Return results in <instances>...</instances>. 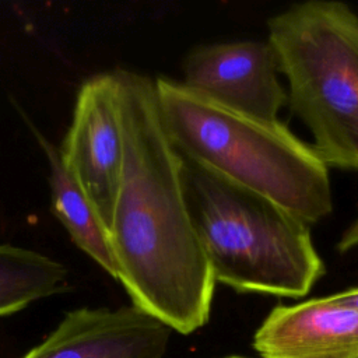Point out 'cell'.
<instances>
[{
  "mask_svg": "<svg viewBox=\"0 0 358 358\" xmlns=\"http://www.w3.org/2000/svg\"><path fill=\"white\" fill-rule=\"evenodd\" d=\"M337 302L348 306V308H352L355 310H358V287H354V288H350V289H345V291H341V292H337V294H333L331 295Z\"/></svg>",
  "mask_w": 358,
  "mask_h": 358,
  "instance_id": "obj_12",
  "label": "cell"
},
{
  "mask_svg": "<svg viewBox=\"0 0 358 358\" xmlns=\"http://www.w3.org/2000/svg\"><path fill=\"white\" fill-rule=\"evenodd\" d=\"M337 250L340 253H348L352 250H358V215L341 234V236L337 242Z\"/></svg>",
  "mask_w": 358,
  "mask_h": 358,
  "instance_id": "obj_11",
  "label": "cell"
},
{
  "mask_svg": "<svg viewBox=\"0 0 358 358\" xmlns=\"http://www.w3.org/2000/svg\"><path fill=\"white\" fill-rule=\"evenodd\" d=\"M112 73L123 140L108 227L116 280L131 305L189 334L208 322L215 280L185 199L182 159L162 124L155 81L123 69Z\"/></svg>",
  "mask_w": 358,
  "mask_h": 358,
  "instance_id": "obj_1",
  "label": "cell"
},
{
  "mask_svg": "<svg viewBox=\"0 0 358 358\" xmlns=\"http://www.w3.org/2000/svg\"><path fill=\"white\" fill-rule=\"evenodd\" d=\"M262 358H358V310L331 295L275 306L255 333Z\"/></svg>",
  "mask_w": 358,
  "mask_h": 358,
  "instance_id": "obj_8",
  "label": "cell"
},
{
  "mask_svg": "<svg viewBox=\"0 0 358 358\" xmlns=\"http://www.w3.org/2000/svg\"><path fill=\"white\" fill-rule=\"evenodd\" d=\"M49 164L52 208L74 243L95 260L109 275L117 278V264L108 232L91 201L62 162L56 148L39 130L32 127Z\"/></svg>",
  "mask_w": 358,
  "mask_h": 358,
  "instance_id": "obj_9",
  "label": "cell"
},
{
  "mask_svg": "<svg viewBox=\"0 0 358 358\" xmlns=\"http://www.w3.org/2000/svg\"><path fill=\"white\" fill-rule=\"evenodd\" d=\"M180 159L185 199L215 282L238 292L305 296L326 271L309 225L267 197Z\"/></svg>",
  "mask_w": 358,
  "mask_h": 358,
  "instance_id": "obj_3",
  "label": "cell"
},
{
  "mask_svg": "<svg viewBox=\"0 0 358 358\" xmlns=\"http://www.w3.org/2000/svg\"><path fill=\"white\" fill-rule=\"evenodd\" d=\"M59 154L108 232L123 164V140L112 71L95 74L81 84L71 124Z\"/></svg>",
  "mask_w": 358,
  "mask_h": 358,
  "instance_id": "obj_5",
  "label": "cell"
},
{
  "mask_svg": "<svg viewBox=\"0 0 358 358\" xmlns=\"http://www.w3.org/2000/svg\"><path fill=\"white\" fill-rule=\"evenodd\" d=\"M228 358H243V357H228Z\"/></svg>",
  "mask_w": 358,
  "mask_h": 358,
  "instance_id": "obj_13",
  "label": "cell"
},
{
  "mask_svg": "<svg viewBox=\"0 0 358 358\" xmlns=\"http://www.w3.org/2000/svg\"><path fill=\"white\" fill-rule=\"evenodd\" d=\"M171 331L134 305L78 308L22 358H164Z\"/></svg>",
  "mask_w": 358,
  "mask_h": 358,
  "instance_id": "obj_7",
  "label": "cell"
},
{
  "mask_svg": "<svg viewBox=\"0 0 358 358\" xmlns=\"http://www.w3.org/2000/svg\"><path fill=\"white\" fill-rule=\"evenodd\" d=\"M268 41H232L194 48L183 62L187 88L234 110L277 120L288 103Z\"/></svg>",
  "mask_w": 358,
  "mask_h": 358,
  "instance_id": "obj_6",
  "label": "cell"
},
{
  "mask_svg": "<svg viewBox=\"0 0 358 358\" xmlns=\"http://www.w3.org/2000/svg\"><path fill=\"white\" fill-rule=\"evenodd\" d=\"M288 103L327 168L358 172V14L334 0L292 4L267 21Z\"/></svg>",
  "mask_w": 358,
  "mask_h": 358,
  "instance_id": "obj_4",
  "label": "cell"
},
{
  "mask_svg": "<svg viewBox=\"0 0 358 358\" xmlns=\"http://www.w3.org/2000/svg\"><path fill=\"white\" fill-rule=\"evenodd\" d=\"M154 81L162 124L180 155L267 197L308 225L331 214L329 168L287 126L227 108L182 81Z\"/></svg>",
  "mask_w": 358,
  "mask_h": 358,
  "instance_id": "obj_2",
  "label": "cell"
},
{
  "mask_svg": "<svg viewBox=\"0 0 358 358\" xmlns=\"http://www.w3.org/2000/svg\"><path fill=\"white\" fill-rule=\"evenodd\" d=\"M69 288V268L63 263L28 248L0 243V316Z\"/></svg>",
  "mask_w": 358,
  "mask_h": 358,
  "instance_id": "obj_10",
  "label": "cell"
}]
</instances>
